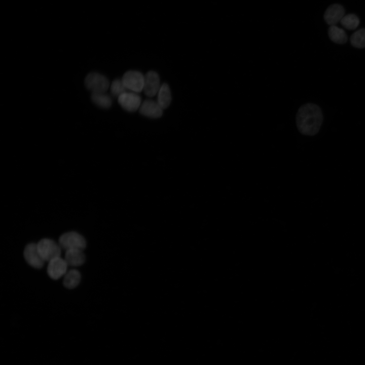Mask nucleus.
Segmentation results:
<instances>
[{"mask_svg": "<svg viewBox=\"0 0 365 365\" xmlns=\"http://www.w3.org/2000/svg\"><path fill=\"white\" fill-rule=\"evenodd\" d=\"M37 248L44 261L49 262L55 258L59 257L61 252V247L59 243L48 238L40 240L37 243Z\"/></svg>", "mask_w": 365, "mask_h": 365, "instance_id": "nucleus-2", "label": "nucleus"}, {"mask_svg": "<svg viewBox=\"0 0 365 365\" xmlns=\"http://www.w3.org/2000/svg\"><path fill=\"white\" fill-rule=\"evenodd\" d=\"M121 80L128 90L136 93L143 91L144 76L141 72L134 70L127 71Z\"/></svg>", "mask_w": 365, "mask_h": 365, "instance_id": "nucleus-5", "label": "nucleus"}, {"mask_svg": "<svg viewBox=\"0 0 365 365\" xmlns=\"http://www.w3.org/2000/svg\"><path fill=\"white\" fill-rule=\"evenodd\" d=\"M342 26L349 30L355 29L358 26L359 20L357 16L353 14L345 15L340 21Z\"/></svg>", "mask_w": 365, "mask_h": 365, "instance_id": "nucleus-18", "label": "nucleus"}, {"mask_svg": "<svg viewBox=\"0 0 365 365\" xmlns=\"http://www.w3.org/2000/svg\"><path fill=\"white\" fill-rule=\"evenodd\" d=\"M345 10L339 4H333L328 7L324 14L325 22L330 25H335L344 16Z\"/></svg>", "mask_w": 365, "mask_h": 365, "instance_id": "nucleus-11", "label": "nucleus"}, {"mask_svg": "<svg viewBox=\"0 0 365 365\" xmlns=\"http://www.w3.org/2000/svg\"><path fill=\"white\" fill-rule=\"evenodd\" d=\"M323 117L319 107L312 103L302 105L298 110L296 121L299 132L305 135L313 136L319 131Z\"/></svg>", "mask_w": 365, "mask_h": 365, "instance_id": "nucleus-1", "label": "nucleus"}, {"mask_svg": "<svg viewBox=\"0 0 365 365\" xmlns=\"http://www.w3.org/2000/svg\"><path fill=\"white\" fill-rule=\"evenodd\" d=\"M86 87L92 93H105L110 87L108 79L97 72H90L85 80Z\"/></svg>", "mask_w": 365, "mask_h": 365, "instance_id": "nucleus-4", "label": "nucleus"}, {"mask_svg": "<svg viewBox=\"0 0 365 365\" xmlns=\"http://www.w3.org/2000/svg\"><path fill=\"white\" fill-rule=\"evenodd\" d=\"M59 244L66 250L70 249H84L86 246L85 238L76 232L71 231L65 233L59 238Z\"/></svg>", "mask_w": 365, "mask_h": 365, "instance_id": "nucleus-3", "label": "nucleus"}, {"mask_svg": "<svg viewBox=\"0 0 365 365\" xmlns=\"http://www.w3.org/2000/svg\"><path fill=\"white\" fill-rule=\"evenodd\" d=\"M157 101L163 110L167 108L171 101V94L169 86L163 83L157 93Z\"/></svg>", "mask_w": 365, "mask_h": 365, "instance_id": "nucleus-13", "label": "nucleus"}, {"mask_svg": "<svg viewBox=\"0 0 365 365\" xmlns=\"http://www.w3.org/2000/svg\"><path fill=\"white\" fill-rule=\"evenodd\" d=\"M328 34L330 39L335 43L343 44L347 41V35L345 31L336 25H331Z\"/></svg>", "mask_w": 365, "mask_h": 365, "instance_id": "nucleus-15", "label": "nucleus"}, {"mask_svg": "<svg viewBox=\"0 0 365 365\" xmlns=\"http://www.w3.org/2000/svg\"><path fill=\"white\" fill-rule=\"evenodd\" d=\"M121 107L129 112H133L139 108L142 103L141 98L138 93L126 91L118 97Z\"/></svg>", "mask_w": 365, "mask_h": 365, "instance_id": "nucleus-6", "label": "nucleus"}, {"mask_svg": "<svg viewBox=\"0 0 365 365\" xmlns=\"http://www.w3.org/2000/svg\"><path fill=\"white\" fill-rule=\"evenodd\" d=\"M161 87L159 75L155 71H148L144 75L143 91L148 97L156 95Z\"/></svg>", "mask_w": 365, "mask_h": 365, "instance_id": "nucleus-7", "label": "nucleus"}, {"mask_svg": "<svg viewBox=\"0 0 365 365\" xmlns=\"http://www.w3.org/2000/svg\"><path fill=\"white\" fill-rule=\"evenodd\" d=\"M112 94L115 97H119L122 93L128 91L121 79H116L113 81L110 87Z\"/></svg>", "mask_w": 365, "mask_h": 365, "instance_id": "nucleus-19", "label": "nucleus"}, {"mask_svg": "<svg viewBox=\"0 0 365 365\" xmlns=\"http://www.w3.org/2000/svg\"><path fill=\"white\" fill-rule=\"evenodd\" d=\"M24 257L26 262L33 268L40 269L44 265V261L38 251L37 244H27L24 250Z\"/></svg>", "mask_w": 365, "mask_h": 365, "instance_id": "nucleus-8", "label": "nucleus"}, {"mask_svg": "<svg viewBox=\"0 0 365 365\" xmlns=\"http://www.w3.org/2000/svg\"><path fill=\"white\" fill-rule=\"evenodd\" d=\"M68 265L79 266L85 261V256L82 249H70L66 250L65 259Z\"/></svg>", "mask_w": 365, "mask_h": 365, "instance_id": "nucleus-12", "label": "nucleus"}, {"mask_svg": "<svg viewBox=\"0 0 365 365\" xmlns=\"http://www.w3.org/2000/svg\"><path fill=\"white\" fill-rule=\"evenodd\" d=\"M91 98L93 103L102 108H109L112 104V98L105 93H92Z\"/></svg>", "mask_w": 365, "mask_h": 365, "instance_id": "nucleus-16", "label": "nucleus"}, {"mask_svg": "<svg viewBox=\"0 0 365 365\" xmlns=\"http://www.w3.org/2000/svg\"><path fill=\"white\" fill-rule=\"evenodd\" d=\"M350 43L355 48H364L365 28H361L354 32L350 37Z\"/></svg>", "mask_w": 365, "mask_h": 365, "instance_id": "nucleus-17", "label": "nucleus"}, {"mask_svg": "<svg viewBox=\"0 0 365 365\" xmlns=\"http://www.w3.org/2000/svg\"><path fill=\"white\" fill-rule=\"evenodd\" d=\"M139 111L142 115L151 118H160L163 114V108L157 101L150 99L141 103Z\"/></svg>", "mask_w": 365, "mask_h": 365, "instance_id": "nucleus-10", "label": "nucleus"}, {"mask_svg": "<svg viewBox=\"0 0 365 365\" xmlns=\"http://www.w3.org/2000/svg\"><path fill=\"white\" fill-rule=\"evenodd\" d=\"M49 262L47 273L52 279L57 280L66 273L68 264L65 260L60 257L55 258Z\"/></svg>", "mask_w": 365, "mask_h": 365, "instance_id": "nucleus-9", "label": "nucleus"}, {"mask_svg": "<svg viewBox=\"0 0 365 365\" xmlns=\"http://www.w3.org/2000/svg\"><path fill=\"white\" fill-rule=\"evenodd\" d=\"M81 278V274L79 271L71 269L65 274L63 284L67 288H74L80 283Z\"/></svg>", "mask_w": 365, "mask_h": 365, "instance_id": "nucleus-14", "label": "nucleus"}]
</instances>
